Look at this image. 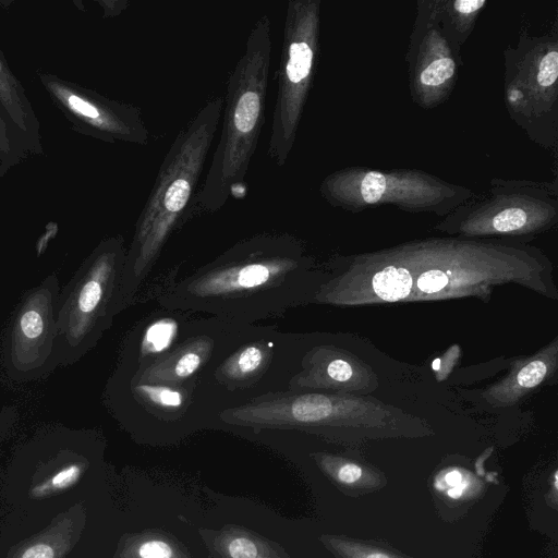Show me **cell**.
Listing matches in <instances>:
<instances>
[{
	"instance_id": "44dd1931",
	"label": "cell",
	"mask_w": 558,
	"mask_h": 558,
	"mask_svg": "<svg viewBox=\"0 0 558 558\" xmlns=\"http://www.w3.org/2000/svg\"><path fill=\"white\" fill-rule=\"evenodd\" d=\"M312 457L319 469L343 488L366 492L384 484L377 470L351 458L328 452H314Z\"/></svg>"
},
{
	"instance_id": "5b68a950",
	"label": "cell",
	"mask_w": 558,
	"mask_h": 558,
	"mask_svg": "<svg viewBox=\"0 0 558 558\" xmlns=\"http://www.w3.org/2000/svg\"><path fill=\"white\" fill-rule=\"evenodd\" d=\"M271 52V23L263 14L228 77L220 135L189 219L216 213L230 198L242 199L246 194V174L265 124Z\"/></svg>"
},
{
	"instance_id": "ac0fdd59",
	"label": "cell",
	"mask_w": 558,
	"mask_h": 558,
	"mask_svg": "<svg viewBox=\"0 0 558 558\" xmlns=\"http://www.w3.org/2000/svg\"><path fill=\"white\" fill-rule=\"evenodd\" d=\"M197 314L160 307L143 317L125 335L117 364L138 368L153 362L183 337Z\"/></svg>"
},
{
	"instance_id": "d6986e66",
	"label": "cell",
	"mask_w": 558,
	"mask_h": 558,
	"mask_svg": "<svg viewBox=\"0 0 558 558\" xmlns=\"http://www.w3.org/2000/svg\"><path fill=\"white\" fill-rule=\"evenodd\" d=\"M558 374V337L535 353L511 363L508 373L481 391V399L494 409L519 404L537 389L555 384Z\"/></svg>"
},
{
	"instance_id": "8992f818",
	"label": "cell",
	"mask_w": 558,
	"mask_h": 558,
	"mask_svg": "<svg viewBox=\"0 0 558 558\" xmlns=\"http://www.w3.org/2000/svg\"><path fill=\"white\" fill-rule=\"evenodd\" d=\"M316 336L253 324L198 379L201 395L217 414L258 398L284 392Z\"/></svg>"
},
{
	"instance_id": "e0dca14e",
	"label": "cell",
	"mask_w": 558,
	"mask_h": 558,
	"mask_svg": "<svg viewBox=\"0 0 558 558\" xmlns=\"http://www.w3.org/2000/svg\"><path fill=\"white\" fill-rule=\"evenodd\" d=\"M56 98L95 134L108 142L144 146L149 132L138 107L48 83Z\"/></svg>"
},
{
	"instance_id": "ba28073f",
	"label": "cell",
	"mask_w": 558,
	"mask_h": 558,
	"mask_svg": "<svg viewBox=\"0 0 558 558\" xmlns=\"http://www.w3.org/2000/svg\"><path fill=\"white\" fill-rule=\"evenodd\" d=\"M558 225V189L553 182L500 179L442 217L435 230L462 239L527 243Z\"/></svg>"
},
{
	"instance_id": "9a60e30c",
	"label": "cell",
	"mask_w": 558,
	"mask_h": 558,
	"mask_svg": "<svg viewBox=\"0 0 558 558\" xmlns=\"http://www.w3.org/2000/svg\"><path fill=\"white\" fill-rule=\"evenodd\" d=\"M405 61L410 95L416 106L433 109L450 97L462 60L439 26L434 0L417 1Z\"/></svg>"
},
{
	"instance_id": "7c38bea8",
	"label": "cell",
	"mask_w": 558,
	"mask_h": 558,
	"mask_svg": "<svg viewBox=\"0 0 558 558\" xmlns=\"http://www.w3.org/2000/svg\"><path fill=\"white\" fill-rule=\"evenodd\" d=\"M504 98L511 120L544 149L558 144V38L521 34L505 52Z\"/></svg>"
},
{
	"instance_id": "2e32d148",
	"label": "cell",
	"mask_w": 558,
	"mask_h": 558,
	"mask_svg": "<svg viewBox=\"0 0 558 558\" xmlns=\"http://www.w3.org/2000/svg\"><path fill=\"white\" fill-rule=\"evenodd\" d=\"M305 351L288 390L367 396L379 381L372 366L350 351L317 340Z\"/></svg>"
},
{
	"instance_id": "ffe728a7",
	"label": "cell",
	"mask_w": 558,
	"mask_h": 558,
	"mask_svg": "<svg viewBox=\"0 0 558 558\" xmlns=\"http://www.w3.org/2000/svg\"><path fill=\"white\" fill-rule=\"evenodd\" d=\"M439 26L460 54L461 47L472 34L475 23L486 7L485 0H434Z\"/></svg>"
},
{
	"instance_id": "4fadbf2b",
	"label": "cell",
	"mask_w": 558,
	"mask_h": 558,
	"mask_svg": "<svg viewBox=\"0 0 558 558\" xmlns=\"http://www.w3.org/2000/svg\"><path fill=\"white\" fill-rule=\"evenodd\" d=\"M60 290L58 276L50 274L25 291L14 308L2 344V365L11 380L34 381L56 369L52 352Z\"/></svg>"
},
{
	"instance_id": "7a4b0ae2",
	"label": "cell",
	"mask_w": 558,
	"mask_h": 558,
	"mask_svg": "<svg viewBox=\"0 0 558 558\" xmlns=\"http://www.w3.org/2000/svg\"><path fill=\"white\" fill-rule=\"evenodd\" d=\"M326 277L299 238L264 232L181 279L168 275L154 292L162 308L255 324L312 303Z\"/></svg>"
},
{
	"instance_id": "9c48e42d",
	"label": "cell",
	"mask_w": 558,
	"mask_h": 558,
	"mask_svg": "<svg viewBox=\"0 0 558 558\" xmlns=\"http://www.w3.org/2000/svg\"><path fill=\"white\" fill-rule=\"evenodd\" d=\"M319 194L332 207L360 213L392 205L408 213L442 218L469 201L474 192L418 169H372L350 166L327 174Z\"/></svg>"
},
{
	"instance_id": "7402d4cb",
	"label": "cell",
	"mask_w": 558,
	"mask_h": 558,
	"mask_svg": "<svg viewBox=\"0 0 558 558\" xmlns=\"http://www.w3.org/2000/svg\"><path fill=\"white\" fill-rule=\"evenodd\" d=\"M225 558H277L266 544L243 531H227L216 539Z\"/></svg>"
},
{
	"instance_id": "5bb4252c",
	"label": "cell",
	"mask_w": 558,
	"mask_h": 558,
	"mask_svg": "<svg viewBox=\"0 0 558 558\" xmlns=\"http://www.w3.org/2000/svg\"><path fill=\"white\" fill-rule=\"evenodd\" d=\"M252 325L197 314L183 337L161 356L138 368L116 364L113 373L168 385L199 379L201 374L239 342Z\"/></svg>"
},
{
	"instance_id": "83f0119b",
	"label": "cell",
	"mask_w": 558,
	"mask_h": 558,
	"mask_svg": "<svg viewBox=\"0 0 558 558\" xmlns=\"http://www.w3.org/2000/svg\"><path fill=\"white\" fill-rule=\"evenodd\" d=\"M4 131H5V125H4L3 120L0 117V141L3 140Z\"/></svg>"
},
{
	"instance_id": "6da1fadb",
	"label": "cell",
	"mask_w": 558,
	"mask_h": 558,
	"mask_svg": "<svg viewBox=\"0 0 558 558\" xmlns=\"http://www.w3.org/2000/svg\"><path fill=\"white\" fill-rule=\"evenodd\" d=\"M313 303L364 306L476 298L517 284L557 301L553 264L524 242L457 236L403 242L330 262Z\"/></svg>"
},
{
	"instance_id": "30bf717a",
	"label": "cell",
	"mask_w": 558,
	"mask_h": 558,
	"mask_svg": "<svg viewBox=\"0 0 558 558\" xmlns=\"http://www.w3.org/2000/svg\"><path fill=\"white\" fill-rule=\"evenodd\" d=\"M320 0L287 3L268 158L283 167L293 149L319 53Z\"/></svg>"
},
{
	"instance_id": "3957f363",
	"label": "cell",
	"mask_w": 558,
	"mask_h": 558,
	"mask_svg": "<svg viewBox=\"0 0 558 558\" xmlns=\"http://www.w3.org/2000/svg\"><path fill=\"white\" fill-rule=\"evenodd\" d=\"M222 107L221 96L210 98L180 130L165 155L126 248L113 304L116 316L136 302L168 240L189 220Z\"/></svg>"
},
{
	"instance_id": "277c9868",
	"label": "cell",
	"mask_w": 558,
	"mask_h": 558,
	"mask_svg": "<svg viewBox=\"0 0 558 558\" xmlns=\"http://www.w3.org/2000/svg\"><path fill=\"white\" fill-rule=\"evenodd\" d=\"M218 418L227 430H287L338 441L433 434L421 417L368 395L287 390L227 409Z\"/></svg>"
},
{
	"instance_id": "8fae6325",
	"label": "cell",
	"mask_w": 558,
	"mask_h": 558,
	"mask_svg": "<svg viewBox=\"0 0 558 558\" xmlns=\"http://www.w3.org/2000/svg\"><path fill=\"white\" fill-rule=\"evenodd\" d=\"M102 400L113 418L141 437L174 440L198 429L220 428L218 415L201 395L198 379L168 385L112 372Z\"/></svg>"
},
{
	"instance_id": "484cf974",
	"label": "cell",
	"mask_w": 558,
	"mask_h": 558,
	"mask_svg": "<svg viewBox=\"0 0 558 558\" xmlns=\"http://www.w3.org/2000/svg\"><path fill=\"white\" fill-rule=\"evenodd\" d=\"M80 473V468L77 465H71L62 471H60L53 478L52 483L56 486L66 485L73 480L77 477Z\"/></svg>"
},
{
	"instance_id": "52a82bcc",
	"label": "cell",
	"mask_w": 558,
	"mask_h": 558,
	"mask_svg": "<svg viewBox=\"0 0 558 558\" xmlns=\"http://www.w3.org/2000/svg\"><path fill=\"white\" fill-rule=\"evenodd\" d=\"M125 255L122 236L104 240L60 290L52 352L54 368L77 363L111 327Z\"/></svg>"
},
{
	"instance_id": "603a6c76",
	"label": "cell",
	"mask_w": 558,
	"mask_h": 558,
	"mask_svg": "<svg viewBox=\"0 0 558 558\" xmlns=\"http://www.w3.org/2000/svg\"><path fill=\"white\" fill-rule=\"evenodd\" d=\"M0 102L11 119L22 129H26V108L19 90L16 80L0 60Z\"/></svg>"
},
{
	"instance_id": "d4e9b609",
	"label": "cell",
	"mask_w": 558,
	"mask_h": 558,
	"mask_svg": "<svg viewBox=\"0 0 558 558\" xmlns=\"http://www.w3.org/2000/svg\"><path fill=\"white\" fill-rule=\"evenodd\" d=\"M137 558H177L174 546L161 538H145L140 541L136 548Z\"/></svg>"
},
{
	"instance_id": "cb8c5ba5",
	"label": "cell",
	"mask_w": 558,
	"mask_h": 558,
	"mask_svg": "<svg viewBox=\"0 0 558 558\" xmlns=\"http://www.w3.org/2000/svg\"><path fill=\"white\" fill-rule=\"evenodd\" d=\"M324 542L343 558H403L386 549L341 536H324Z\"/></svg>"
},
{
	"instance_id": "4316f807",
	"label": "cell",
	"mask_w": 558,
	"mask_h": 558,
	"mask_svg": "<svg viewBox=\"0 0 558 558\" xmlns=\"http://www.w3.org/2000/svg\"><path fill=\"white\" fill-rule=\"evenodd\" d=\"M22 558H53V551L51 547L39 544L28 548Z\"/></svg>"
}]
</instances>
